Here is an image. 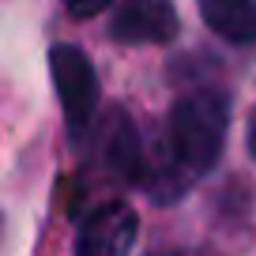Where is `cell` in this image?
Segmentation results:
<instances>
[{
    "mask_svg": "<svg viewBox=\"0 0 256 256\" xmlns=\"http://www.w3.org/2000/svg\"><path fill=\"white\" fill-rule=\"evenodd\" d=\"M49 72H53L56 94H60V106H64L68 136L83 140V136H87V128L94 124L98 98H102L94 68H90V60L76 46H53V49H49Z\"/></svg>",
    "mask_w": 256,
    "mask_h": 256,
    "instance_id": "7a4b0ae2",
    "label": "cell"
},
{
    "mask_svg": "<svg viewBox=\"0 0 256 256\" xmlns=\"http://www.w3.org/2000/svg\"><path fill=\"white\" fill-rule=\"evenodd\" d=\"M200 16L218 38L234 46L256 42V0H200Z\"/></svg>",
    "mask_w": 256,
    "mask_h": 256,
    "instance_id": "8992f818",
    "label": "cell"
},
{
    "mask_svg": "<svg viewBox=\"0 0 256 256\" xmlns=\"http://www.w3.org/2000/svg\"><path fill=\"white\" fill-rule=\"evenodd\" d=\"M226 128H230V94L218 87H204L184 94L170 110L166 144H170V174L184 188L181 174L200 177L222 154Z\"/></svg>",
    "mask_w": 256,
    "mask_h": 256,
    "instance_id": "6da1fadb",
    "label": "cell"
},
{
    "mask_svg": "<svg viewBox=\"0 0 256 256\" xmlns=\"http://www.w3.org/2000/svg\"><path fill=\"white\" fill-rule=\"evenodd\" d=\"M177 34V12L170 0H120L110 38L120 46H166Z\"/></svg>",
    "mask_w": 256,
    "mask_h": 256,
    "instance_id": "277c9868",
    "label": "cell"
},
{
    "mask_svg": "<svg viewBox=\"0 0 256 256\" xmlns=\"http://www.w3.org/2000/svg\"><path fill=\"white\" fill-rule=\"evenodd\" d=\"M64 8L72 12L76 19H90V16H98L102 8H110V0H64Z\"/></svg>",
    "mask_w": 256,
    "mask_h": 256,
    "instance_id": "52a82bcc",
    "label": "cell"
},
{
    "mask_svg": "<svg viewBox=\"0 0 256 256\" xmlns=\"http://www.w3.org/2000/svg\"><path fill=\"white\" fill-rule=\"evenodd\" d=\"M140 218L124 200H110L83 218L76 234V256H128L136 245Z\"/></svg>",
    "mask_w": 256,
    "mask_h": 256,
    "instance_id": "3957f363",
    "label": "cell"
},
{
    "mask_svg": "<svg viewBox=\"0 0 256 256\" xmlns=\"http://www.w3.org/2000/svg\"><path fill=\"white\" fill-rule=\"evenodd\" d=\"M248 151H252V158H256V117H252V124H248Z\"/></svg>",
    "mask_w": 256,
    "mask_h": 256,
    "instance_id": "ba28073f",
    "label": "cell"
},
{
    "mask_svg": "<svg viewBox=\"0 0 256 256\" xmlns=\"http://www.w3.org/2000/svg\"><path fill=\"white\" fill-rule=\"evenodd\" d=\"M94 158L110 177L132 181L144 162V147H140V132L124 110H110L94 124Z\"/></svg>",
    "mask_w": 256,
    "mask_h": 256,
    "instance_id": "5b68a950",
    "label": "cell"
}]
</instances>
